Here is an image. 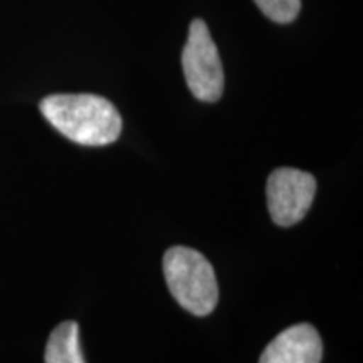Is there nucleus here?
<instances>
[{
	"mask_svg": "<svg viewBox=\"0 0 363 363\" xmlns=\"http://www.w3.org/2000/svg\"><path fill=\"white\" fill-rule=\"evenodd\" d=\"M40 113L59 133L84 147L116 142L123 128L115 104L96 94H51L40 101Z\"/></svg>",
	"mask_w": 363,
	"mask_h": 363,
	"instance_id": "1",
	"label": "nucleus"
},
{
	"mask_svg": "<svg viewBox=\"0 0 363 363\" xmlns=\"http://www.w3.org/2000/svg\"><path fill=\"white\" fill-rule=\"evenodd\" d=\"M163 274L172 296L195 316H207L219 301L216 272L206 256L185 246L170 247L163 256Z\"/></svg>",
	"mask_w": 363,
	"mask_h": 363,
	"instance_id": "2",
	"label": "nucleus"
},
{
	"mask_svg": "<svg viewBox=\"0 0 363 363\" xmlns=\"http://www.w3.org/2000/svg\"><path fill=\"white\" fill-rule=\"evenodd\" d=\"M182 67L190 93L206 103H214L224 93V69L219 49L202 19L192 21L182 52Z\"/></svg>",
	"mask_w": 363,
	"mask_h": 363,
	"instance_id": "3",
	"label": "nucleus"
},
{
	"mask_svg": "<svg viewBox=\"0 0 363 363\" xmlns=\"http://www.w3.org/2000/svg\"><path fill=\"white\" fill-rule=\"evenodd\" d=\"M267 208L271 219L281 227H289L305 219L316 195V179L308 172L276 169L267 179Z\"/></svg>",
	"mask_w": 363,
	"mask_h": 363,
	"instance_id": "4",
	"label": "nucleus"
},
{
	"mask_svg": "<svg viewBox=\"0 0 363 363\" xmlns=\"http://www.w3.org/2000/svg\"><path fill=\"white\" fill-rule=\"evenodd\" d=\"M323 342L315 326L299 323L289 326L261 353L259 363H320Z\"/></svg>",
	"mask_w": 363,
	"mask_h": 363,
	"instance_id": "5",
	"label": "nucleus"
},
{
	"mask_svg": "<svg viewBox=\"0 0 363 363\" xmlns=\"http://www.w3.org/2000/svg\"><path fill=\"white\" fill-rule=\"evenodd\" d=\"M45 363H86L76 321H65L52 330L45 345Z\"/></svg>",
	"mask_w": 363,
	"mask_h": 363,
	"instance_id": "6",
	"label": "nucleus"
},
{
	"mask_svg": "<svg viewBox=\"0 0 363 363\" xmlns=\"http://www.w3.org/2000/svg\"><path fill=\"white\" fill-rule=\"evenodd\" d=\"M267 19L278 24H289L301 11V0H254Z\"/></svg>",
	"mask_w": 363,
	"mask_h": 363,
	"instance_id": "7",
	"label": "nucleus"
}]
</instances>
